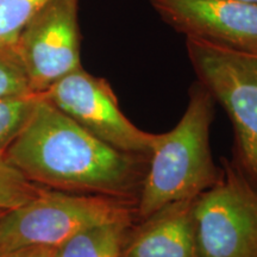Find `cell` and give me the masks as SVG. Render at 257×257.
<instances>
[{
  "label": "cell",
  "mask_w": 257,
  "mask_h": 257,
  "mask_svg": "<svg viewBox=\"0 0 257 257\" xmlns=\"http://www.w3.org/2000/svg\"><path fill=\"white\" fill-rule=\"evenodd\" d=\"M137 219V201L43 187L21 206L0 217V252L23 248H57L93 225Z\"/></svg>",
  "instance_id": "cell-3"
},
{
  "label": "cell",
  "mask_w": 257,
  "mask_h": 257,
  "mask_svg": "<svg viewBox=\"0 0 257 257\" xmlns=\"http://www.w3.org/2000/svg\"><path fill=\"white\" fill-rule=\"evenodd\" d=\"M40 95L114 149L149 159L156 135L141 130L128 120L105 79L92 75L81 67Z\"/></svg>",
  "instance_id": "cell-6"
},
{
  "label": "cell",
  "mask_w": 257,
  "mask_h": 257,
  "mask_svg": "<svg viewBox=\"0 0 257 257\" xmlns=\"http://www.w3.org/2000/svg\"><path fill=\"white\" fill-rule=\"evenodd\" d=\"M55 248H44V246H34V248H23L12 251L0 252V257H53Z\"/></svg>",
  "instance_id": "cell-15"
},
{
  "label": "cell",
  "mask_w": 257,
  "mask_h": 257,
  "mask_svg": "<svg viewBox=\"0 0 257 257\" xmlns=\"http://www.w3.org/2000/svg\"><path fill=\"white\" fill-rule=\"evenodd\" d=\"M43 186L36 185L0 154V210H12L34 198Z\"/></svg>",
  "instance_id": "cell-12"
},
{
  "label": "cell",
  "mask_w": 257,
  "mask_h": 257,
  "mask_svg": "<svg viewBox=\"0 0 257 257\" xmlns=\"http://www.w3.org/2000/svg\"><path fill=\"white\" fill-rule=\"evenodd\" d=\"M4 156L43 187L136 201L148 163L93 136L40 94Z\"/></svg>",
  "instance_id": "cell-1"
},
{
  "label": "cell",
  "mask_w": 257,
  "mask_h": 257,
  "mask_svg": "<svg viewBox=\"0 0 257 257\" xmlns=\"http://www.w3.org/2000/svg\"><path fill=\"white\" fill-rule=\"evenodd\" d=\"M193 200L167 205L130 227L120 257H199L192 221Z\"/></svg>",
  "instance_id": "cell-9"
},
{
  "label": "cell",
  "mask_w": 257,
  "mask_h": 257,
  "mask_svg": "<svg viewBox=\"0 0 257 257\" xmlns=\"http://www.w3.org/2000/svg\"><path fill=\"white\" fill-rule=\"evenodd\" d=\"M199 257H257V185L225 161L213 185L193 199Z\"/></svg>",
  "instance_id": "cell-4"
},
{
  "label": "cell",
  "mask_w": 257,
  "mask_h": 257,
  "mask_svg": "<svg viewBox=\"0 0 257 257\" xmlns=\"http://www.w3.org/2000/svg\"><path fill=\"white\" fill-rule=\"evenodd\" d=\"M4 212H5L4 210H0V217H2V214H3V213H4Z\"/></svg>",
  "instance_id": "cell-17"
},
{
  "label": "cell",
  "mask_w": 257,
  "mask_h": 257,
  "mask_svg": "<svg viewBox=\"0 0 257 257\" xmlns=\"http://www.w3.org/2000/svg\"><path fill=\"white\" fill-rule=\"evenodd\" d=\"M35 94L14 47L0 46V100Z\"/></svg>",
  "instance_id": "cell-13"
},
{
  "label": "cell",
  "mask_w": 257,
  "mask_h": 257,
  "mask_svg": "<svg viewBox=\"0 0 257 257\" xmlns=\"http://www.w3.org/2000/svg\"><path fill=\"white\" fill-rule=\"evenodd\" d=\"M38 94L0 100V154H4L30 115Z\"/></svg>",
  "instance_id": "cell-14"
},
{
  "label": "cell",
  "mask_w": 257,
  "mask_h": 257,
  "mask_svg": "<svg viewBox=\"0 0 257 257\" xmlns=\"http://www.w3.org/2000/svg\"><path fill=\"white\" fill-rule=\"evenodd\" d=\"M214 98L195 82L184 115L172 130L156 135L137 199V219L167 205L193 200L219 175L210 148Z\"/></svg>",
  "instance_id": "cell-2"
},
{
  "label": "cell",
  "mask_w": 257,
  "mask_h": 257,
  "mask_svg": "<svg viewBox=\"0 0 257 257\" xmlns=\"http://www.w3.org/2000/svg\"><path fill=\"white\" fill-rule=\"evenodd\" d=\"M51 0H0V46L14 47L29 22Z\"/></svg>",
  "instance_id": "cell-11"
},
{
  "label": "cell",
  "mask_w": 257,
  "mask_h": 257,
  "mask_svg": "<svg viewBox=\"0 0 257 257\" xmlns=\"http://www.w3.org/2000/svg\"><path fill=\"white\" fill-rule=\"evenodd\" d=\"M176 31L238 53L257 55V4L244 0H149Z\"/></svg>",
  "instance_id": "cell-8"
},
{
  "label": "cell",
  "mask_w": 257,
  "mask_h": 257,
  "mask_svg": "<svg viewBox=\"0 0 257 257\" xmlns=\"http://www.w3.org/2000/svg\"><path fill=\"white\" fill-rule=\"evenodd\" d=\"M135 221L137 219H118L83 229L54 249L53 257H120Z\"/></svg>",
  "instance_id": "cell-10"
},
{
  "label": "cell",
  "mask_w": 257,
  "mask_h": 257,
  "mask_svg": "<svg viewBox=\"0 0 257 257\" xmlns=\"http://www.w3.org/2000/svg\"><path fill=\"white\" fill-rule=\"evenodd\" d=\"M80 41L79 0H51L29 22L14 48L35 94L81 68Z\"/></svg>",
  "instance_id": "cell-7"
},
{
  "label": "cell",
  "mask_w": 257,
  "mask_h": 257,
  "mask_svg": "<svg viewBox=\"0 0 257 257\" xmlns=\"http://www.w3.org/2000/svg\"><path fill=\"white\" fill-rule=\"evenodd\" d=\"M198 81L232 121L240 165L257 185V55L186 38Z\"/></svg>",
  "instance_id": "cell-5"
},
{
  "label": "cell",
  "mask_w": 257,
  "mask_h": 257,
  "mask_svg": "<svg viewBox=\"0 0 257 257\" xmlns=\"http://www.w3.org/2000/svg\"><path fill=\"white\" fill-rule=\"evenodd\" d=\"M244 2H249V3H255V4H257V0H244Z\"/></svg>",
  "instance_id": "cell-16"
}]
</instances>
